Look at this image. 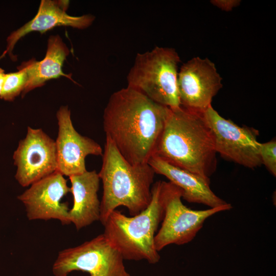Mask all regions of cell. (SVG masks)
I'll return each mask as SVG.
<instances>
[{
    "mask_svg": "<svg viewBox=\"0 0 276 276\" xmlns=\"http://www.w3.org/2000/svg\"><path fill=\"white\" fill-rule=\"evenodd\" d=\"M155 174L148 164H130L106 137L102 164L98 173L103 189L99 220L102 225L120 206L126 207L131 216L146 209L151 200Z\"/></svg>",
    "mask_w": 276,
    "mask_h": 276,
    "instance_id": "cell-3",
    "label": "cell"
},
{
    "mask_svg": "<svg viewBox=\"0 0 276 276\" xmlns=\"http://www.w3.org/2000/svg\"><path fill=\"white\" fill-rule=\"evenodd\" d=\"M148 164L155 174L165 176L180 188L182 191V198L189 202L202 204L210 208L227 203L211 189L210 181L197 174L173 166L156 156L150 158Z\"/></svg>",
    "mask_w": 276,
    "mask_h": 276,
    "instance_id": "cell-14",
    "label": "cell"
},
{
    "mask_svg": "<svg viewBox=\"0 0 276 276\" xmlns=\"http://www.w3.org/2000/svg\"><path fill=\"white\" fill-rule=\"evenodd\" d=\"M69 53L68 48L59 35L50 36L48 41L45 56L43 60L37 61L31 59L21 65L26 70L28 78L22 96L34 88L42 86L46 81L61 76L74 81L71 75L64 73L62 70Z\"/></svg>",
    "mask_w": 276,
    "mask_h": 276,
    "instance_id": "cell-16",
    "label": "cell"
},
{
    "mask_svg": "<svg viewBox=\"0 0 276 276\" xmlns=\"http://www.w3.org/2000/svg\"><path fill=\"white\" fill-rule=\"evenodd\" d=\"M56 117L58 131L55 142L57 171L68 177L85 172L86 156H102L103 151L101 146L76 131L67 106H61L57 112Z\"/></svg>",
    "mask_w": 276,
    "mask_h": 276,
    "instance_id": "cell-12",
    "label": "cell"
},
{
    "mask_svg": "<svg viewBox=\"0 0 276 276\" xmlns=\"http://www.w3.org/2000/svg\"><path fill=\"white\" fill-rule=\"evenodd\" d=\"M13 159L16 167L15 178L24 187L57 171L55 142L40 128L28 127Z\"/></svg>",
    "mask_w": 276,
    "mask_h": 276,
    "instance_id": "cell-9",
    "label": "cell"
},
{
    "mask_svg": "<svg viewBox=\"0 0 276 276\" xmlns=\"http://www.w3.org/2000/svg\"><path fill=\"white\" fill-rule=\"evenodd\" d=\"M260 155L262 164L274 176L276 175V142L260 143Z\"/></svg>",
    "mask_w": 276,
    "mask_h": 276,
    "instance_id": "cell-18",
    "label": "cell"
},
{
    "mask_svg": "<svg viewBox=\"0 0 276 276\" xmlns=\"http://www.w3.org/2000/svg\"><path fill=\"white\" fill-rule=\"evenodd\" d=\"M5 76V71L2 68H0V95L2 93Z\"/></svg>",
    "mask_w": 276,
    "mask_h": 276,
    "instance_id": "cell-20",
    "label": "cell"
},
{
    "mask_svg": "<svg viewBox=\"0 0 276 276\" xmlns=\"http://www.w3.org/2000/svg\"><path fill=\"white\" fill-rule=\"evenodd\" d=\"M180 57L172 48L138 53L127 76V87L170 108L180 106L177 80Z\"/></svg>",
    "mask_w": 276,
    "mask_h": 276,
    "instance_id": "cell-5",
    "label": "cell"
},
{
    "mask_svg": "<svg viewBox=\"0 0 276 276\" xmlns=\"http://www.w3.org/2000/svg\"><path fill=\"white\" fill-rule=\"evenodd\" d=\"M18 71L14 73L6 74L0 98L5 101H12L22 93L27 81L26 70L21 65Z\"/></svg>",
    "mask_w": 276,
    "mask_h": 276,
    "instance_id": "cell-17",
    "label": "cell"
},
{
    "mask_svg": "<svg viewBox=\"0 0 276 276\" xmlns=\"http://www.w3.org/2000/svg\"><path fill=\"white\" fill-rule=\"evenodd\" d=\"M222 79L215 64L208 58L194 57L178 71L177 87L180 105L203 113L222 87Z\"/></svg>",
    "mask_w": 276,
    "mask_h": 276,
    "instance_id": "cell-10",
    "label": "cell"
},
{
    "mask_svg": "<svg viewBox=\"0 0 276 276\" xmlns=\"http://www.w3.org/2000/svg\"><path fill=\"white\" fill-rule=\"evenodd\" d=\"M216 154L213 134L202 113L181 106L169 108L154 156L210 181Z\"/></svg>",
    "mask_w": 276,
    "mask_h": 276,
    "instance_id": "cell-2",
    "label": "cell"
},
{
    "mask_svg": "<svg viewBox=\"0 0 276 276\" xmlns=\"http://www.w3.org/2000/svg\"><path fill=\"white\" fill-rule=\"evenodd\" d=\"M211 3L224 11H231L241 3L240 0H212Z\"/></svg>",
    "mask_w": 276,
    "mask_h": 276,
    "instance_id": "cell-19",
    "label": "cell"
},
{
    "mask_svg": "<svg viewBox=\"0 0 276 276\" xmlns=\"http://www.w3.org/2000/svg\"><path fill=\"white\" fill-rule=\"evenodd\" d=\"M162 194L165 213L161 226L154 237V246L158 252L170 244L181 245L191 242L207 218L233 208L227 203L204 210L191 209L182 202V190L170 181H162Z\"/></svg>",
    "mask_w": 276,
    "mask_h": 276,
    "instance_id": "cell-6",
    "label": "cell"
},
{
    "mask_svg": "<svg viewBox=\"0 0 276 276\" xmlns=\"http://www.w3.org/2000/svg\"><path fill=\"white\" fill-rule=\"evenodd\" d=\"M71 192L73 196V206L68 212L71 223L79 230L99 221L100 203L98 192L100 177L96 171L69 177Z\"/></svg>",
    "mask_w": 276,
    "mask_h": 276,
    "instance_id": "cell-15",
    "label": "cell"
},
{
    "mask_svg": "<svg viewBox=\"0 0 276 276\" xmlns=\"http://www.w3.org/2000/svg\"><path fill=\"white\" fill-rule=\"evenodd\" d=\"M95 17L91 14L74 16L67 14L58 2L42 0L35 16L17 30L12 32L7 39V49L3 53L12 56V52L16 42L27 34L37 31L43 33L55 27H71L83 29L90 26Z\"/></svg>",
    "mask_w": 276,
    "mask_h": 276,
    "instance_id": "cell-13",
    "label": "cell"
},
{
    "mask_svg": "<svg viewBox=\"0 0 276 276\" xmlns=\"http://www.w3.org/2000/svg\"><path fill=\"white\" fill-rule=\"evenodd\" d=\"M69 192L66 179L56 171L30 185L17 198L24 204L28 220L56 219L68 225L70 209L68 203L61 200Z\"/></svg>",
    "mask_w": 276,
    "mask_h": 276,
    "instance_id": "cell-11",
    "label": "cell"
},
{
    "mask_svg": "<svg viewBox=\"0 0 276 276\" xmlns=\"http://www.w3.org/2000/svg\"><path fill=\"white\" fill-rule=\"evenodd\" d=\"M169 108L129 87L110 97L103 113L106 137L132 165L154 156Z\"/></svg>",
    "mask_w": 276,
    "mask_h": 276,
    "instance_id": "cell-1",
    "label": "cell"
},
{
    "mask_svg": "<svg viewBox=\"0 0 276 276\" xmlns=\"http://www.w3.org/2000/svg\"><path fill=\"white\" fill-rule=\"evenodd\" d=\"M121 254L103 234L75 247L60 251L52 266L54 276H67L73 271L90 276H130Z\"/></svg>",
    "mask_w": 276,
    "mask_h": 276,
    "instance_id": "cell-7",
    "label": "cell"
},
{
    "mask_svg": "<svg viewBox=\"0 0 276 276\" xmlns=\"http://www.w3.org/2000/svg\"><path fill=\"white\" fill-rule=\"evenodd\" d=\"M162 185L160 180L152 185L151 200L141 213L128 217L115 210L103 225V234L124 260H145L150 264L159 262L154 237L165 213Z\"/></svg>",
    "mask_w": 276,
    "mask_h": 276,
    "instance_id": "cell-4",
    "label": "cell"
},
{
    "mask_svg": "<svg viewBox=\"0 0 276 276\" xmlns=\"http://www.w3.org/2000/svg\"><path fill=\"white\" fill-rule=\"evenodd\" d=\"M202 115L213 134L217 153L227 160L248 168L254 169L262 165L261 143L257 140V130L240 127L224 119L212 105Z\"/></svg>",
    "mask_w": 276,
    "mask_h": 276,
    "instance_id": "cell-8",
    "label": "cell"
}]
</instances>
